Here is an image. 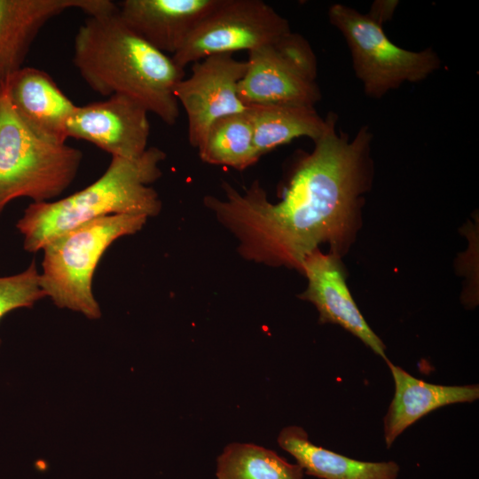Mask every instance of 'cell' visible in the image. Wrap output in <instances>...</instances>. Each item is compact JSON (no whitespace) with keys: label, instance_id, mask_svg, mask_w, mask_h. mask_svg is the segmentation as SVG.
Returning a JSON list of instances; mask_svg holds the SVG:
<instances>
[{"label":"cell","instance_id":"obj_9","mask_svg":"<svg viewBox=\"0 0 479 479\" xmlns=\"http://www.w3.org/2000/svg\"><path fill=\"white\" fill-rule=\"evenodd\" d=\"M247 69V60H239L232 53L215 54L194 62L192 75L177 83L175 95L187 115L192 146L200 145L217 119L247 110L238 95Z\"/></svg>","mask_w":479,"mask_h":479},{"label":"cell","instance_id":"obj_3","mask_svg":"<svg viewBox=\"0 0 479 479\" xmlns=\"http://www.w3.org/2000/svg\"><path fill=\"white\" fill-rule=\"evenodd\" d=\"M165 158L155 146L136 159L112 157L106 170L87 187L59 200L31 203L16 224L24 249L35 253L67 231L104 216H156L161 201L149 185L161 177Z\"/></svg>","mask_w":479,"mask_h":479},{"label":"cell","instance_id":"obj_15","mask_svg":"<svg viewBox=\"0 0 479 479\" xmlns=\"http://www.w3.org/2000/svg\"><path fill=\"white\" fill-rule=\"evenodd\" d=\"M395 393L383 419V436L387 448L410 426L437 408L479 398V385L444 386L417 379L387 358Z\"/></svg>","mask_w":479,"mask_h":479},{"label":"cell","instance_id":"obj_1","mask_svg":"<svg viewBox=\"0 0 479 479\" xmlns=\"http://www.w3.org/2000/svg\"><path fill=\"white\" fill-rule=\"evenodd\" d=\"M326 122L313 151L297 162L281 201L270 202L258 181L243 193L224 181V200L204 197L245 259L302 272L305 258L320 244L329 243L338 255L348 246L372 179L373 133L363 126L349 138L337 131L334 114Z\"/></svg>","mask_w":479,"mask_h":479},{"label":"cell","instance_id":"obj_18","mask_svg":"<svg viewBox=\"0 0 479 479\" xmlns=\"http://www.w3.org/2000/svg\"><path fill=\"white\" fill-rule=\"evenodd\" d=\"M197 148L204 162L238 170L254 165L260 158L247 110L215 121Z\"/></svg>","mask_w":479,"mask_h":479},{"label":"cell","instance_id":"obj_17","mask_svg":"<svg viewBox=\"0 0 479 479\" xmlns=\"http://www.w3.org/2000/svg\"><path fill=\"white\" fill-rule=\"evenodd\" d=\"M254 132V145L259 157L292 140L308 137L316 140L326 128L315 107L286 105L247 106Z\"/></svg>","mask_w":479,"mask_h":479},{"label":"cell","instance_id":"obj_16","mask_svg":"<svg viewBox=\"0 0 479 479\" xmlns=\"http://www.w3.org/2000/svg\"><path fill=\"white\" fill-rule=\"evenodd\" d=\"M277 442L291 454L303 472L320 479H397L395 461H361L314 444L299 426L285 427Z\"/></svg>","mask_w":479,"mask_h":479},{"label":"cell","instance_id":"obj_4","mask_svg":"<svg viewBox=\"0 0 479 479\" xmlns=\"http://www.w3.org/2000/svg\"><path fill=\"white\" fill-rule=\"evenodd\" d=\"M148 217L114 215L77 226L49 241L39 283L45 296L59 308L99 318L100 307L92 292V279L106 249L118 239L140 231Z\"/></svg>","mask_w":479,"mask_h":479},{"label":"cell","instance_id":"obj_19","mask_svg":"<svg viewBox=\"0 0 479 479\" xmlns=\"http://www.w3.org/2000/svg\"><path fill=\"white\" fill-rule=\"evenodd\" d=\"M303 470L272 450L232 443L217 458V479H302Z\"/></svg>","mask_w":479,"mask_h":479},{"label":"cell","instance_id":"obj_12","mask_svg":"<svg viewBox=\"0 0 479 479\" xmlns=\"http://www.w3.org/2000/svg\"><path fill=\"white\" fill-rule=\"evenodd\" d=\"M4 89L13 110L32 132L51 142L66 143L67 122L76 106L49 74L22 67Z\"/></svg>","mask_w":479,"mask_h":479},{"label":"cell","instance_id":"obj_11","mask_svg":"<svg viewBox=\"0 0 479 479\" xmlns=\"http://www.w3.org/2000/svg\"><path fill=\"white\" fill-rule=\"evenodd\" d=\"M334 253L325 255L316 249L302 263L307 289L299 295L317 308L320 324H335L362 341L384 360L386 347L359 311L345 282L344 273Z\"/></svg>","mask_w":479,"mask_h":479},{"label":"cell","instance_id":"obj_2","mask_svg":"<svg viewBox=\"0 0 479 479\" xmlns=\"http://www.w3.org/2000/svg\"><path fill=\"white\" fill-rule=\"evenodd\" d=\"M73 62L85 82L110 97L128 96L168 125L179 117L175 95L185 69L112 12L89 16L74 43Z\"/></svg>","mask_w":479,"mask_h":479},{"label":"cell","instance_id":"obj_7","mask_svg":"<svg viewBox=\"0 0 479 479\" xmlns=\"http://www.w3.org/2000/svg\"><path fill=\"white\" fill-rule=\"evenodd\" d=\"M247 69L238 95L246 106L315 107L321 98L318 64L309 42L292 31L248 51Z\"/></svg>","mask_w":479,"mask_h":479},{"label":"cell","instance_id":"obj_13","mask_svg":"<svg viewBox=\"0 0 479 479\" xmlns=\"http://www.w3.org/2000/svg\"><path fill=\"white\" fill-rule=\"evenodd\" d=\"M98 0H0V92L10 76L22 67L29 49L44 25L68 9L88 15Z\"/></svg>","mask_w":479,"mask_h":479},{"label":"cell","instance_id":"obj_6","mask_svg":"<svg viewBox=\"0 0 479 479\" xmlns=\"http://www.w3.org/2000/svg\"><path fill=\"white\" fill-rule=\"evenodd\" d=\"M330 23L343 35L356 76L369 98H381L405 82H419L441 67L438 55L427 48L408 51L385 34L382 22L342 4L328 10Z\"/></svg>","mask_w":479,"mask_h":479},{"label":"cell","instance_id":"obj_14","mask_svg":"<svg viewBox=\"0 0 479 479\" xmlns=\"http://www.w3.org/2000/svg\"><path fill=\"white\" fill-rule=\"evenodd\" d=\"M221 0H124L122 20L153 46L174 55L194 27Z\"/></svg>","mask_w":479,"mask_h":479},{"label":"cell","instance_id":"obj_10","mask_svg":"<svg viewBox=\"0 0 479 479\" xmlns=\"http://www.w3.org/2000/svg\"><path fill=\"white\" fill-rule=\"evenodd\" d=\"M147 114L141 104L122 94L76 106L67 122V138L88 141L112 157L136 159L148 148Z\"/></svg>","mask_w":479,"mask_h":479},{"label":"cell","instance_id":"obj_20","mask_svg":"<svg viewBox=\"0 0 479 479\" xmlns=\"http://www.w3.org/2000/svg\"><path fill=\"white\" fill-rule=\"evenodd\" d=\"M43 297L45 294L40 286L39 272L33 260L23 271L0 277V320L12 310L33 307Z\"/></svg>","mask_w":479,"mask_h":479},{"label":"cell","instance_id":"obj_5","mask_svg":"<svg viewBox=\"0 0 479 479\" xmlns=\"http://www.w3.org/2000/svg\"><path fill=\"white\" fill-rule=\"evenodd\" d=\"M82 153L66 143L32 132L13 110L6 90L0 92V214L17 198L45 202L73 183Z\"/></svg>","mask_w":479,"mask_h":479},{"label":"cell","instance_id":"obj_8","mask_svg":"<svg viewBox=\"0 0 479 479\" xmlns=\"http://www.w3.org/2000/svg\"><path fill=\"white\" fill-rule=\"evenodd\" d=\"M290 31L288 21L262 0H221L172 59L185 69L211 55L255 50Z\"/></svg>","mask_w":479,"mask_h":479}]
</instances>
